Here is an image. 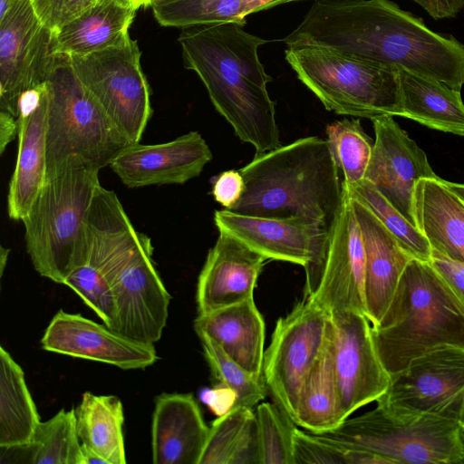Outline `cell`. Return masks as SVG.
<instances>
[{"label":"cell","instance_id":"d4e9b609","mask_svg":"<svg viewBox=\"0 0 464 464\" xmlns=\"http://www.w3.org/2000/svg\"><path fill=\"white\" fill-rule=\"evenodd\" d=\"M48 89L40 104L19 117L18 152L10 179L7 210L14 220L28 214L46 178V129Z\"/></svg>","mask_w":464,"mask_h":464},{"label":"cell","instance_id":"9a60e30c","mask_svg":"<svg viewBox=\"0 0 464 464\" xmlns=\"http://www.w3.org/2000/svg\"><path fill=\"white\" fill-rule=\"evenodd\" d=\"M334 366L343 420L359 408L376 401L391 376L378 355L368 318L350 310L330 313Z\"/></svg>","mask_w":464,"mask_h":464},{"label":"cell","instance_id":"d590c367","mask_svg":"<svg viewBox=\"0 0 464 464\" xmlns=\"http://www.w3.org/2000/svg\"><path fill=\"white\" fill-rule=\"evenodd\" d=\"M262 464H294L293 420L276 403L262 402L256 411Z\"/></svg>","mask_w":464,"mask_h":464},{"label":"cell","instance_id":"ffe728a7","mask_svg":"<svg viewBox=\"0 0 464 464\" xmlns=\"http://www.w3.org/2000/svg\"><path fill=\"white\" fill-rule=\"evenodd\" d=\"M267 258L238 238L223 231L198 276V314L253 299L254 289Z\"/></svg>","mask_w":464,"mask_h":464},{"label":"cell","instance_id":"7bdbcfd3","mask_svg":"<svg viewBox=\"0 0 464 464\" xmlns=\"http://www.w3.org/2000/svg\"><path fill=\"white\" fill-rule=\"evenodd\" d=\"M432 18L455 17L464 7V0H412Z\"/></svg>","mask_w":464,"mask_h":464},{"label":"cell","instance_id":"44dd1931","mask_svg":"<svg viewBox=\"0 0 464 464\" xmlns=\"http://www.w3.org/2000/svg\"><path fill=\"white\" fill-rule=\"evenodd\" d=\"M352 201L365 254V315L372 326H375L384 315L401 276L413 257L365 206L353 198Z\"/></svg>","mask_w":464,"mask_h":464},{"label":"cell","instance_id":"60d3db41","mask_svg":"<svg viewBox=\"0 0 464 464\" xmlns=\"http://www.w3.org/2000/svg\"><path fill=\"white\" fill-rule=\"evenodd\" d=\"M229 464H262L261 445L256 413L248 419Z\"/></svg>","mask_w":464,"mask_h":464},{"label":"cell","instance_id":"f6af8a7d","mask_svg":"<svg viewBox=\"0 0 464 464\" xmlns=\"http://www.w3.org/2000/svg\"><path fill=\"white\" fill-rule=\"evenodd\" d=\"M107 464L98 454L93 452L85 445L82 444V464Z\"/></svg>","mask_w":464,"mask_h":464},{"label":"cell","instance_id":"2e32d148","mask_svg":"<svg viewBox=\"0 0 464 464\" xmlns=\"http://www.w3.org/2000/svg\"><path fill=\"white\" fill-rule=\"evenodd\" d=\"M343 199L331 226L319 285L308 299L329 313L350 310L365 315V254L352 198L343 186ZM366 316V315H365Z\"/></svg>","mask_w":464,"mask_h":464},{"label":"cell","instance_id":"1f68e13d","mask_svg":"<svg viewBox=\"0 0 464 464\" xmlns=\"http://www.w3.org/2000/svg\"><path fill=\"white\" fill-rule=\"evenodd\" d=\"M342 184L350 197L365 206L413 258L430 261L431 247L425 236L370 181L364 179L353 185Z\"/></svg>","mask_w":464,"mask_h":464},{"label":"cell","instance_id":"8fae6325","mask_svg":"<svg viewBox=\"0 0 464 464\" xmlns=\"http://www.w3.org/2000/svg\"><path fill=\"white\" fill-rule=\"evenodd\" d=\"M331 314L304 298L280 317L265 351L263 378L276 402L295 422L302 384L320 356Z\"/></svg>","mask_w":464,"mask_h":464},{"label":"cell","instance_id":"836d02e7","mask_svg":"<svg viewBox=\"0 0 464 464\" xmlns=\"http://www.w3.org/2000/svg\"><path fill=\"white\" fill-rule=\"evenodd\" d=\"M327 140L343 183L353 185L364 179L372 157L373 143L363 130L360 120L344 119L326 127Z\"/></svg>","mask_w":464,"mask_h":464},{"label":"cell","instance_id":"52a82bcc","mask_svg":"<svg viewBox=\"0 0 464 464\" xmlns=\"http://www.w3.org/2000/svg\"><path fill=\"white\" fill-rule=\"evenodd\" d=\"M285 53L327 111L370 120L401 116L399 69L317 45L287 46Z\"/></svg>","mask_w":464,"mask_h":464},{"label":"cell","instance_id":"603a6c76","mask_svg":"<svg viewBox=\"0 0 464 464\" xmlns=\"http://www.w3.org/2000/svg\"><path fill=\"white\" fill-rule=\"evenodd\" d=\"M194 328L198 335L214 340L247 372L262 376L266 327L254 299L198 314Z\"/></svg>","mask_w":464,"mask_h":464},{"label":"cell","instance_id":"4dcf8cb0","mask_svg":"<svg viewBox=\"0 0 464 464\" xmlns=\"http://www.w3.org/2000/svg\"><path fill=\"white\" fill-rule=\"evenodd\" d=\"M25 451L32 464H82L74 409H61L50 420L40 421Z\"/></svg>","mask_w":464,"mask_h":464},{"label":"cell","instance_id":"277c9868","mask_svg":"<svg viewBox=\"0 0 464 464\" xmlns=\"http://www.w3.org/2000/svg\"><path fill=\"white\" fill-rule=\"evenodd\" d=\"M372 332L391 376L433 348L464 347V304L430 262L411 258Z\"/></svg>","mask_w":464,"mask_h":464},{"label":"cell","instance_id":"7402d4cb","mask_svg":"<svg viewBox=\"0 0 464 464\" xmlns=\"http://www.w3.org/2000/svg\"><path fill=\"white\" fill-rule=\"evenodd\" d=\"M208 430L191 393L160 394L152 416V462L199 464Z\"/></svg>","mask_w":464,"mask_h":464},{"label":"cell","instance_id":"6da1fadb","mask_svg":"<svg viewBox=\"0 0 464 464\" xmlns=\"http://www.w3.org/2000/svg\"><path fill=\"white\" fill-rule=\"evenodd\" d=\"M283 41L334 49L459 91L464 85V44L390 0H317Z\"/></svg>","mask_w":464,"mask_h":464},{"label":"cell","instance_id":"ab89813d","mask_svg":"<svg viewBox=\"0 0 464 464\" xmlns=\"http://www.w3.org/2000/svg\"><path fill=\"white\" fill-rule=\"evenodd\" d=\"M244 190L245 182L240 171L229 169L216 178L211 193L224 209L230 210L239 201Z\"/></svg>","mask_w":464,"mask_h":464},{"label":"cell","instance_id":"83f0119b","mask_svg":"<svg viewBox=\"0 0 464 464\" xmlns=\"http://www.w3.org/2000/svg\"><path fill=\"white\" fill-rule=\"evenodd\" d=\"M343 421L334 366L333 324L324 349L300 389L295 423L313 433L331 430Z\"/></svg>","mask_w":464,"mask_h":464},{"label":"cell","instance_id":"e0dca14e","mask_svg":"<svg viewBox=\"0 0 464 464\" xmlns=\"http://www.w3.org/2000/svg\"><path fill=\"white\" fill-rule=\"evenodd\" d=\"M372 121L375 140L364 179L417 227L416 184L421 179L435 178L437 174L426 153L400 127L393 116L376 117Z\"/></svg>","mask_w":464,"mask_h":464},{"label":"cell","instance_id":"681fc988","mask_svg":"<svg viewBox=\"0 0 464 464\" xmlns=\"http://www.w3.org/2000/svg\"><path fill=\"white\" fill-rule=\"evenodd\" d=\"M138 6V8L142 6V0H131Z\"/></svg>","mask_w":464,"mask_h":464},{"label":"cell","instance_id":"3957f363","mask_svg":"<svg viewBox=\"0 0 464 464\" xmlns=\"http://www.w3.org/2000/svg\"><path fill=\"white\" fill-rule=\"evenodd\" d=\"M327 140L311 136L254 157L239 169L245 190L234 213L318 223L330 230L343 199Z\"/></svg>","mask_w":464,"mask_h":464},{"label":"cell","instance_id":"ba28073f","mask_svg":"<svg viewBox=\"0 0 464 464\" xmlns=\"http://www.w3.org/2000/svg\"><path fill=\"white\" fill-rule=\"evenodd\" d=\"M315 434L347 448L376 453L392 464H464V424L437 414L377 405Z\"/></svg>","mask_w":464,"mask_h":464},{"label":"cell","instance_id":"cb8c5ba5","mask_svg":"<svg viewBox=\"0 0 464 464\" xmlns=\"http://www.w3.org/2000/svg\"><path fill=\"white\" fill-rule=\"evenodd\" d=\"M418 228L432 250L464 263V200L439 176L420 179L414 191Z\"/></svg>","mask_w":464,"mask_h":464},{"label":"cell","instance_id":"7c38bea8","mask_svg":"<svg viewBox=\"0 0 464 464\" xmlns=\"http://www.w3.org/2000/svg\"><path fill=\"white\" fill-rule=\"evenodd\" d=\"M377 405L397 411L430 413L464 424V347L446 344L413 358L391 375Z\"/></svg>","mask_w":464,"mask_h":464},{"label":"cell","instance_id":"b9f144b4","mask_svg":"<svg viewBox=\"0 0 464 464\" xmlns=\"http://www.w3.org/2000/svg\"><path fill=\"white\" fill-rule=\"evenodd\" d=\"M430 263L464 304V263L448 258L432 249Z\"/></svg>","mask_w":464,"mask_h":464},{"label":"cell","instance_id":"7a4b0ae2","mask_svg":"<svg viewBox=\"0 0 464 464\" xmlns=\"http://www.w3.org/2000/svg\"><path fill=\"white\" fill-rule=\"evenodd\" d=\"M244 25L230 22L181 28L179 43L185 67L198 75L216 110L257 156L281 143L266 88L273 79L258 56L266 40Z\"/></svg>","mask_w":464,"mask_h":464},{"label":"cell","instance_id":"ac0fdd59","mask_svg":"<svg viewBox=\"0 0 464 464\" xmlns=\"http://www.w3.org/2000/svg\"><path fill=\"white\" fill-rule=\"evenodd\" d=\"M44 350L121 369H144L159 359L154 345L126 337L79 314L59 310L41 340Z\"/></svg>","mask_w":464,"mask_h":464},{"label":"cell","instance_id":"74e56055","mask_svg":"<svg viewBox=\"0 0 464 464\" xmlns=\"http://www.w3.org/2000/svg\"><path fill=\"white\" fill-rule=\"evenodd\" d=\"M294 464H350V450L315 433L295 429Z\"/></svg>","mask_w":464,"mask_h":464},{"label":"cell","instance_id":"30bf717a","mask_svg":"<svg viewBox=\"0 0 464 464\" xmlns=\"http://www.w3.org/2000/svg\"><path fill=\"white\" fill-rule=\"evenodd\" d=\"M138 43L82 55H69L76 75L130 143H138L152 114L148 81Z\"/></svg>","mask_w":464,"mask_h":464},{"label":"cell","instance_id":"484cf974","mask_svg":"<svg viewBox=\"0 0 464 464\" xmlns=\"http://www.w3.org/2000/svg\"><path fill=\"white\" fill-rule=\"evenodd\" d=\"M138 9L131 0H97L55 31V53L82 55L123 44Z\"/></svg>","mask_w":464,"mask_h":464},{"label":"cell","instance_id":"8992f818","mask_svg":"<svg viewBox=\"0 0 464 464\" xmlns=\"http://www.w3.org/2000/svg\"><path fill=\"white\" fill-rule=\"evenodd\" d=\"M150 238L130 220L95 235L86 264L110 283L115 304L111 330L138 342H158L167 324L170 295L152 260Z\"/></svg>","mask_w":464,"mask_h":464},{"label":"cell","instance_id":"ee69618b","mask_svg":"<svg viewBox=\"0 0 464 464\" xmlns=\"http://www.w3.org/2000/svg\"><path fill=\"white\" fill-rule=\"evenodd\" d=\"M304 1V0H244L242 16L246 18L248 14L256 12L274 7L277 5ZM317 1V0H315Z\"/></svg>","mask_w":464,"mask_h":464},{"label":"cell","instance_id":"8d00e7d4","mask_svg":"<svg viewBox=\"0 0 464 464\" xmlns=\"http://www.w3.org/2000/svg\"><path fill=\"white\" fill-rule=\"evenodd\" d=\"M253 409L232 406L209 427L199 464H229Z\"/></svg>","mask_w":464,"mask_h":464},{"label":"cell","instance_id":"9c48e42d","mask_svg":"<svg viewBox=\"0 0 464 464\" xmlns=\"http://www.w3.org/2000/svg\"><path fill=\"white\" fill-rule=\"evenodd\" d=\"M46 85L47 171L72 157L102 169L131 144L82 83L68 54H55Z\"/></svg>","mask_w":464,"mask_h":464},{"label":"cell","instance_id":"f907efd6","mask_svg":"<svg viewBox=\"0 0 464 464\" xmlns=\"http://www.w3.org/2000/svg\"><path fill=\"white\" fill-rule=\"evenodd\" d=\"M156 1H160V0H152V3H153V2H156ZM152 3H151V4H152Z\"/></svg>","mask_w":464,"mask_h":464},{"label":"cell","instance_id":"d6a6232c","mask_svg":"<svg viewBox=\"0 0 464 464\" xmlns=\"http://www.w3.org/2000/svg\"><path fill=\"white\" fill-rule=\"evenodd\" d=\"M243 3L244 0H160L150 7L160 24L185 28L230 22L245 24Z\"/></svg>","mask_w":464,"mask_h":464},{"label":"cell","instance_id":"d6986e66","mask_svg":"<svg viewBox=\"0 0 464 464\" xmlns=\"http://www.w3.org/2000/svg\"><path fill=\"white\" fill-rule=\"evenodd\" d=\"M212 158L202 136L190 131L165 143L129 144L109 167L129 188L184 184L198 177Z\"/></svg>","mask_w":464,"mask_h":464},{"label":"cell","instance_id":"7dc6e473","mask_svg":"<svg viewBox=\"0 0 464 464\" xmlns=\"http://www.w3.org/2000/svg\"><path fill=\"white\" fill-rule=\"evenodd\" d=\"M8 253H9V249H6V248L1 246V255H0V256H1L0 257L1 276L3 275L4 269H5L6 261H7Z\"/></svg>","mask_w":464,"mask_h":464},{"label":"cell","instance_id":"c3c4849f","mask_svg":"<svg viewBox=\"0 0 464 464\" xmlns=\"http://www.w3.org/2000/svg\"><path fill=\"white\" fill-rule=\"evenodd\" d=\"M152 3V0H142V6L147 7L150 6Z\"/></svg>","mask_w":464,"mask_h":464},{"label":"cell","instance_id":"4316f807","mask_svg":"<svg viewBox=\"0 0 464 464\" xmlns=\"http://www.w3.org/2000/svg\"><path fill=\"white\" fill-rule=\"evenodd\" d=\"M401 117L428 128L464 136L460 91L437 80L399 69Z\"/></svg>","mask_w":464,"mask_h":464},{"label":"cell","instance_id":"e575fe53","mask_svg":"<svg viewBox=\"0 0 464 464\" xmlns=\"http://www.w3.org/2000/svg\"><path fill=\"white\" fill-rule=\"evenodd\" d=\"M205 358L215 379L232 392V406L251 408L266 395L267 388L262 376H256L231 359L209 337L199 334Z\"/></svg>","mask_w":464,"mask_h":464},{"label":"cell","instance_id":"bcb514c9","mask_svg":"<svg viewBox=\"0 0 464 464\" xmlns=\"http://www.w3.org/2000/svg\"><path fill=\"white\" fill-rule=\"evenodd\" d=\"M21 0H0V19Z\"/></svg>","mask_w":464,"mask_h":464},{"label":"cell","instance_id":"f1b7e54d","mask_svg":"<svg viewBox=\"0 0 464 464\" xmlns=\"http://www.w3.org/2000/svg\"><path fill=\"white\" fill-rule=\"evenodd\" d=\"M74 411L81 443L107 464L126 463L121 400L114 395H95L86 392Z\"/></svg>","mask_w":464,"mask_h":464},{"label":"cell","instance_id":"f546056e","mask_svg":"<svg viewBox=\"0 0 464 464\" xmlns=\"http://www.w3.org/2000/svg\"><path fill=\"white\" fill-rule=\"evenodd\" d=\"M40 423L23 369L0 347V447L31 442Z\"/></svg>","mask_w":464,"mask_h":464},{"label":"cell","instance_id":"f35d334b","mask_svg":"<svg viewBox=\"0 0 464 464\" xmlns=\"http://www.w3.org/2000/svg\"><path fill=\"white\" fill-rule=\"evenodd\" d=\"M45 25L53 31L91 7L97 0H31Z\"/></svg>","mask_w":464,"mask_h":464},{"label":"cell","instance_id":"5b68a950","mask_svg":"<svg viewBox=\"0 0 464 464\" xmlns=\"http://www.w3.org/2000/svg\"><path fill=\"white\" fill-rule=\"evenodd\" d=\"M101 168L72 157L47 171L24 226L26 251L34 269L55 283L85 261V219Z\"/></svg>","mask_w":464,"mask_h":464},{"label":"cell","instance_id":"4fadbf2b","mask_svg":"<svg viewBox=\"0 0 464 464\" xmlns=\"http://www.w3.org/2000/svg\"><path fill=\"white\" fill-rule=\"evenodd\" d=\"M218 231L238 238L267 259L304 266V298L316 291L325 264L330 230L324 226L300 219H284L216 210Z\"/></svg>","mask_w":464,"mask_h":464},{"label":"cell","instance_id":"5bb4252c","mask_svg":"<svg viewBox=\"0 0 464 464\" xmlns=\"http://www.w3.org/2000/svg\"><path fill=\"white\" fill-rule=\"evenodd\" d=\"M55 54V31L31 0H21L0 19V113L19 120V96L46 82Z\"/></svg>","mask_w":464,"mask_h":464}]
</instances>
